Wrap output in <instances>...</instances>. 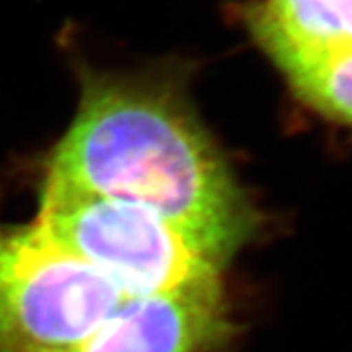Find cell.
Returning <instances> with one entry per match:
<instances>
[{"instance_id":"obj_4","label":"cell","mask_w":352,"mask_h":352,"mask_svg":"<svg viewBox=\"0 0 352 352\" xmlns=\"http://www.w3.org/2000/svg\"><path fill=\"white\" fill-rule=\"evenodd\" d=\"M239 333L223 278L127 296L75 352H226Z\"/></svg>"},{"instance_id":"obj_2","label":"cell","mask_w":352,"mask_h":352,"mask_svg":"<svg viewBox=\"0 0 352 352\" xmlns=\"http://www.w3.org/2000/svg\"><path fill=\"white\" fill-rule=\"evenodd\" d=\"M124 296H151L223 278L227 266L153 210L39 182L34 219Z\"/></svg>"},{"instance_id":"obj_3","label":"cell","mask_w":352,"mask_h":352,"mask_svg":"<svg viewBox=\"0 0 352 352\" xmlns=\"http://www.w3.org/2000/svg\"><path fill=\"white\" fill-rule=\"evenodd\" d=\"M124 298L36 221L0 227V352H75Z\"/></svg>"},{"instance_id":"obj_1","label":"cell","mask_w":352,"mask_h":352,"mask_svg":"<svg viewBox=\"0 0 352 352\" xmlns=\"http://www.w3.org/2000/svg\"><path fill=\"white\" fill-rule=\"evenodd\" d=\"M184 65L82 67L78 106L43 163V182L139 204L229 266L264 214L188 94Z\"/></svg>"},{"instance_id":"obj_5","label":"cell","mask_w":352,"mask_h":352,"mask_svg":"<svg viewBox=\"0 0 352 352\" xmlns=\"http://www.w3.org/2000/svg\"><path fill=\"white\" fill-rule=\"evenodd\" d=\"M241 18L274 67L314 53L352 50V0H251Z\"/></svg>"},{"instance_id":"obj_6","label":"cell","mask_w":352,"mask_h":352,"mask_svg":"<svg viewBox=\"0 0 352 352\" xmlns=\"http://www.w3.org/2000/svg\"><path fill=\"white\" fill-rule=\"evenodd\" d=\"M276 69L303 108L352 138V50L305 55Z\"/></svg>"}]
</instances>
